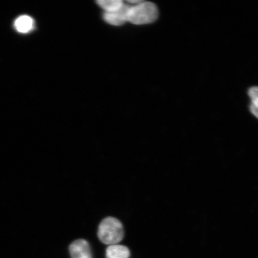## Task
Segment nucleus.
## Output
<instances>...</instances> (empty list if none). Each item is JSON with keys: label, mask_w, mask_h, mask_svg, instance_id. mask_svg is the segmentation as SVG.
<instances>
[{"label": "nucleus", "mask_w": 258, "mask_h": 258, "mask_svg": "<svg viewBox=\"0 0 258 258\" xmlns=\"http://www.w3.org/2000/svg\"><path fill=\"white\" fill-rule=\"evenodd\" d=\"M98 235L103 243L117 244L124 237V229L121 222L113 217H107L102 220L98 228Z\"/></svg>", "instance_id": "obj_1"}, {"label": "nucleus", "mask_w": 258, "mask_h": 258, "mask_svg": "<svg viewBox=\"0 0 258 258\" xmlns=\"http://www.w3.org/2000/svg\"><path fill=\"white\" fill-rule=\"evenodd\" d=\"M159 11L153 3L142 2L140 4L130 6L128 13V22L135 25L153 23L157 20Z\"/></svg>", "instance_id": "obj_2"}, {"label": "nucleus", "mask_w": 258, "mask_h": 258, "mask_svg": "<svg viewBox=\"0 0 258 258\" xmlns=\"http://www.w3.org/2000/svg\"><path fill=\"white\" fill-rule=\"evenodd\" d=\"M130 6L123 5L118 11L110 13H106L104 15L105 21L107 23L114 25L120 26L128 22V13Z\"/></svg>", "instance_id": "obj_3"}, {"label": "nucleus", "mask_w": 258, "mask_h": 258, "mask_svg": "<svg viewBox=\"0 0 258 258\" xmlns=\"http://www.w3.org/2000/svg\"><path fill=\"white\" fill-rule=\"evenodd\" d=\"M72 258H93L90 245L84 239L74 241L70 246Z\"/></svg>", "instance_id": "obj_4"}, {"label": "nucleus", "mask_w": 258, "mask_h": 258, "mask_svg": "<svg viewBox=\"0 0 258 258\" xmlns=\"http://www.w3.org/2000/svg\"><path fill=\"white\" fill-rule=\"evenodd\" d=\"M130 254L128 247L118 244L110 245L106 250V258H129Z\"/></svg>", "instance_id": "obj_5"}, {"label": "nucleus", "mask_w": 258, "mask_h": 258, "mask_svg": "<svg viewBox=\"0 0 258 258\" xmlns=\"http://www.w3.org/2000/svg\"><path fill=\"white\" fill-rule=\"evenodd\" d=\"M34 26L33 19L27 15L20 16L15 22L16 30L21 33H28L33 30Z\"/></svg>", "instance_id": "obj_6"}, {"label": "nucleus", "mask_w": 258, "mask_h": 258, "mask_svg": "<svg viewBox=\"0 0 258 258\" xmlns=\"http://www.w3.org/2000/svg\"><path fill=\"white\" fill-rule=\"evenodd\" d=\"M98 5L104 10L106 13H110L118 11L122 8L124 3L121 0H99L97 2Z\"/></svg>", "instance_id": "obj_7"}, {"label": "nucleus", "mask_w": 258, "mask_h": 258, "mask_svg": "<svg viewBox=\"0 0 258 258\" xmlns=\"http://www.w3.org/2000/svg\"><path fill=\"white\" fill-rule=\"evenodd\" d=\"M248 93L251 100L250 112L258 118V86L251 88Z\"/></svg>", "instance_id": "obj_8"}, {"label": "nucleus", "mask_w": 258, "mask_h": 258, "mask_svg": "<svg viewBox=\"0 0 258 258\" xmlns=\"http://www.w3.org/2000/svg\"><path fill=\"white\" fill-rule=\"evenodd\" d=\"M143 1H140V0H134V1H128V3H131V4L132 5H138V4H140V3H141Z\"/></svg>", "instance_id": "obj_9"}]
</instances>
